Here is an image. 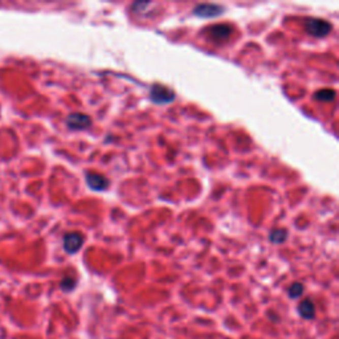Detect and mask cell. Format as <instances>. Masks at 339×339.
I'll return each mask as SVG.
<instances>
[{
  "instance_id": "obj_1",
  "label": "cell",
  "mask_w": 339,
  "mask_h": 339,
  "mask_svg": "<svg viewBox=\"0 0 339 339\" xmlns=\"http://www.w3.org/2000/svg\"><path fill=\"white\" fill-rule=\"evenodd\" d=\"M150 100L154 104L167 105L175 100V93L172 89L162 84H154L150 87Z\"/></svg>"
},
{
  "instance_id": "obj_2",
  "label": "cell",
  "mask_w": 339,
  "mask_h": 339,
  "mask_svg": "<svg viewBox=\"0 0 339 339\" xmlns=\"http://www.w3.org/2000/svg\"><path fill=\"white\" fill-rule=\"evenodd\" d=\"M305 29L309 35L314 37H325L331 32L332 25L329 21L323 20V19H307L305 24Z\"/></svg>"
},
{
  "instance_id": "obj_3",
  "label": "cell",
  "mask_w": 339,
  "mask_h": 339,
  "mask_svg": "<svg viewBox=\"0 0 339 339\" xmlns=\"http://www.w3.org/2000/svg\"><path fill=\"white\" fill-rule=\"evenodd\" d=\"M84 245V236L81 235L80 232H68L65 233L63 238V246L64 251L69 255L77 253Z\"/></svg>"
},
{
  "instance_id": "obj_4",
  "label": "cell",
  "mask_w": 339,
  "mask_h": 339,
  "mask_svg": "<svg viewBox=\"0 0 339 339\" xmlns=\"http://www.w3.org/2000/svg\"><path fill=\"white\" fill-rule=\"evenodd\" d=\"M224 12V7L219 6V4L211 3H203L198 4L194 10L192 14L198 17H204V19H211V17H218Z\"/></svg>"
},
{
  "instance_id": "obj_5",
  "label": "cell",
  "mask_w": 339,
  "mask_h": 339,
  "mask_svg": "<svg viewBox=\"0 0 339 339\" xmlns=\"http://www.w3.org/2000/svg\"><path fill=\"white\" fill-rule=\"evenodd\" d=\"M85 180H86L87 186L93 190V191H105V190H108L110 183H109V179L104 175L98 174V172H91L87 171L85 174Z\"/></svg>"
},
{
  "instance_id": "obj_6",
  "label": "cell",
  "mask_w": 339,
  "mask_h": 339,
  "mask_svg": "<svg viewBox=\"0 0 339 339\" xmlns=\"http://www.w3.org/2000/svg\"><path fill=\"white\" fill-rule=\"evenodd\" d=\"M67 126L71 130H85L91 126V119L84 113H72L67 118Z\"/></svg>"
},
{
  "instance_id": "obj_7",
  "label": "cell",
  "mask_w": 339,
  "mask_h": 339,
  "mask_svg": "<svg viewBox=\"0 0 339 339\" xmlns=\"http://www.w3.org/2000/svg\"><path fill=\"white\" fill-rule=\"evenodd\" d=\"M207 35H208L211 40H213L215 43H219V41L227 40V39L231 36L232 28L229 27V25H227V24H219V25H213L212 28H209Z\"/></svg>"
},
{
  "instance_id": "obj_8",
  "label": "cell",
  "mask_w": 339,
  "mask_h": 339,
  "mask_svg": "<svg viewBox=\"0 0 339 339\" xmlns=\"http://www.w3.org/2000/svg\"><path fill=\"white\" fill-rule=\"evenodd\" d=\"M298 313L302 318L313 319L316 317V305L310 298L303 299L302 302L298 305Z\"/></svg>"
},
{
  "instance_id": "obj_9",
  "label": "cell",
  "mask_w": 339,
  "mask_h": 339,
  "mask_svg": "<svg viewBox=\"0 0 339 339\" xmlns=\"http://www.w3.org/2000/svg\"><path fill=\"white\" fill-rule=\"evenodd\" d=\"M286 237H288V231L284 228L272 229L270 235H269V238L273 244H282L286 240Z\"/></svg>"
},
{
  "instance_id": "obj_10",
  "label": "cell",
  "mask_w": 339,
  "mask_h": 339,
  "mask_svg": "<svg viewBox=\"0 0 339 339\" xmlns=\"http://www.w3.org/2000/svg\"><path fill=\"white\" fill-rule=\"evenodd\" d=\"M335 96V90H332V89H322V90L317 91V93L314 94V98L322 102H331L334 101Z\"/></svg>"
},
{
  "instance_id": "obj_11",
  "label": "cell",
  "mask_w": 339,
  "mask_h": 339,
  "mask_svg": "<svg viewBox=\"0 0 339 339\" xmlns=\"http://www.w3.org/2000/svg\"><path fill=\"white\" fill-rule=\"evenodd\" d=\"M303 290H305V288H303L301 282H294V284H292L290 288L288 289L289 297H290V298H298V297H301L303 294Z\"/></svg>"
},
{
  "instance_id": "obj_12",
  "label": "cell",
  "mask_w": 339,
  "mask_h": 339,
  "mask_svg": "<svg viewBox=\"0 0 339 339\" xmlns=\"http://www.w3.org/2000/svg\"><path fill=\"white\" fill-rule=\"evenodd\" d=\"M60 286L65 292H71V290L74 289V286H76V281H74V279H72V277H65V279H63V281H61Z\"/></svg>"
},
{
  "instance_id": "obj_13",
  "label": "cell",
  "mask_w": 339,
  "mask_h": 339,
  "mask_svg": "<svg viewBox=\"0 0 339 339\" xmlns=\"http://www.w3.org/2000/svg\"><path fill=\"white\" fill-rule=\"evenodd\" d=\"M148 6H150V3H146V2H144V3H134V4H133V8H134V10H138L139 12H141L142 7H148Z\"/></svg>"
}]
</instances>
